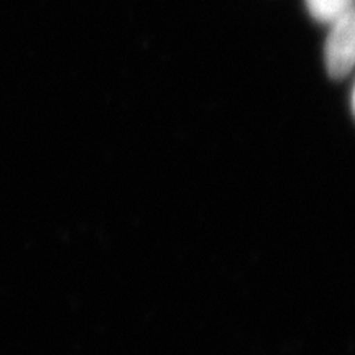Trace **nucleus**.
<instances>
[{
	"label": "nucleus",
	"instance_id": "obj_1",
	"mask_svg": "<svg viewBox=\"0 0 355 355\" xmlns=\"http://www.w3.org/2000/svg\"><path fill=\"white\" fill-rule=\"evenodd\" d=\"M331 32L324 46L327 73L332 79H344L354 68L355 60V12H345L329 24Z\"/></svg>",
	"mask_w": 355,
	"mask_h": 355
},
{
	"label": "nucleus",
	"instance_id": "obj_2",
	"mask_svg": "<svg viewBox=\"0 0 355 355\" xmlns=\"http://www.w3.org/2000/svg\"><path fill=\"white\" fill-rule=\"evenodd\" d=\"M306 7L314 20L329 25L352 10L354 0H306Z\"/></svg>",
	"mask_w": 355,
	"mask_h": 355
}]
</instances>
